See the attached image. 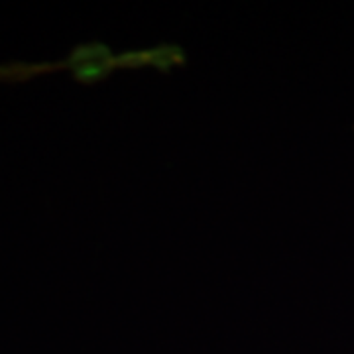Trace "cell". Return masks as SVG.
<instances>
[{"instance_id": "6da1fadb", "label": "cell", "mask_w": 354, "mask_h": 354, "mask_svg": "<svg viewBox=\"0 0 354 354\" xmlns=\"http://www.w3.org/2000/svg\"><path fill=\"white\" fill-rule=\"evenodd\" d=\"M59 69H71V59L53 64H0V83H22L38 75L53 73Z\"/></svg>"}]
</instances>
